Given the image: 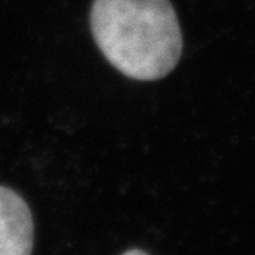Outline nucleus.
I'll return each instance as SVG.
<instances>
[{
  "label": "nucleus",
  "mask_w": 255,
  "mask_h": 255,
  "mask_svg": "<svg viewBox=\"0 0 255 255\" xmlns=\"http://www.w3.org/2000/svg\"><path fill=\"white\" fill-rule=\"evenodd\" d=\"M91 28L105 58L135 80L163 78L182 55V31L169 0H95Z\"/></svg>",
  "instance_id": "nucleus-1"
},
{
  "label": "nucleus",
  "mask_w": 255,
  "mask_h": 255,
  "mask_svg": "<svg viewBox=\"0 0 255 255\" xmlns=\"http://www.w3.org/2000/svg\"><path fill=\"white\" fill-rule=\"evenodd\" d=\"M34 224L27 203L0 186V255H31Z\"/></svg>",
  "instance_id": "nucleus-2"
},
{
  "label": "nucleus",
  "mask_w": 255,
  "mask_h": 255,
  "mask_svg": "<svg viewBox=\"0 0 255 255\" xmlns=\"http://www.w3.org/2000/svg\"><path fill=\"white\" fill-rule=\"evenodd\" d=\"M122 255H149V254H146L145 251H142V250H129V251L124 253Z\"/></svg>",
  "instance_id": "nucleus-3"
}]
</instances>
